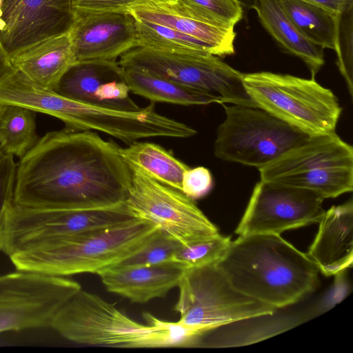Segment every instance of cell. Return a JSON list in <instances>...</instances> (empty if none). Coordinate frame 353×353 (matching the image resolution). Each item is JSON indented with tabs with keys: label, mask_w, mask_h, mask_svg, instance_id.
I'll return each instance as SVG.
<instances>
[{
	"label": "cell",
	"mask_w": 353,
	"mask_h": 353,
	"mask_svg": "<svg viewBox=\"0 0 353 353\" xmlns=\"http://www.w3.org/2000/svg\"><path fill=\"white\" fill-rule=\"evenodd\" d=\"M131 170L119 146L90 130L47 132L17 163L13 203L81 209L125 202Z\"/></svg>",
	"instance_id": "obj_1"
},
{
	"label": "cell",
	"mask_w": 353,
	"mask_h": 353,
	"mask_svg": "<svg viewBox=\"0 0 353 353\" xmlns=\"http://www.w3.org/2000/svg\"><path fill=\"white\" fill-rule=\"evenodd\" d=\"M215 265L236 290L276 310L296 303L319 285L314 263L280 234L239 236Z\"/></svg>",
	"instance_id": "obj_2"
},
{
	"label": "cell",
	"mask_w": 353,
	"mask_h": 353,
	"mask_svg": "<svg viewBox=\"0 0 353 353\" xmlns=\"http://www.w3.org/2000/svg\"><path fill=\"white\" fill-rule=\"evenodd\" d=\"M157 230L137 219L94 233L54 240L9 259L17 270L56 276L98 274L137 252Z\"/></svg>",
	"instance_id": "obj_3"
},
{
	"label": "cell",
	"mask_w": 353,
	"mask_h": 353,
	"mask_svg": "<svg viewBox=\"0 0 353 353\" xmlns=\"http://www.w3.org/2000/svg\"><path fill=\"white\" fill-rule=\"evenodd\" d=\"M147 325L121 312L98 295L79 290L54 315L50 325L64 339L79 344L117 347H169L165 321L149 312Z\"/></svg>",
	"instance_id": "obj_4"
},
{
	"label": "cell",
	"mask_w": 353,
	"mask_h": 353,
	"mask_svg": "<svg viewBox=\"0 0 353 353\" xmlns=\"http://www.w3.org/2000/svg\"><path fill=\"white\" fill-rule=\"evenodd\" d=\"M258 170L263 181L336 198L353 190V148L335 132L310 136Z\"/></svg>",
	"instance_id": "obj_5"
},
{
	"label": "cell",
	"mask_w": 353,
	"mask_h": 353,
	"mask_svg": "<svg viewBox=\"0 0 353 353\" xmlns=\"http://www.w3.org/2000/svg\"><path fill=\"white\" fill-rule=\"evenodd\" d=\"M244 88L257 107L309 136L335 132L342 108L314 79L271 72L243 74Z\"/></svg>",
	"instance_id": "obj_6"
},
{
	"label": "cell",
	"mask_w": 353,
	"mask_h": 353,
	"mask_svg": "<svg viewBox=\"0 0 353 353\" xmlns=\"http://www.w3.org/2000/svg\"><path fill=\"white\" fill-rule=\"evenodd\" d=\"M136 218L125 203L81 208H36L12 203L0 225V252L10 257L46 243L121 225Z\"/></svg>",
	"instance_id": "obj_7"
},
{
	"label": "cell",
	"mask_w": 353,
	"mask_h": 353,
	"mask_svg": "<svg viewBox=\"0 0 353 353\" xmlns=\"http://www.w3.org/2000/svg\"><path fill=\"white\" fill-rule=\"evenodd\" d=\"M177 288L178 321L205 333L276 311L236 290L215 264L183 270Z\"/></svg>",
	"instance_id": "obj_8"
},
{
	"label": "cell",
	"mask_w": 353,
	"mask_h": 353,
	"mask_svg": "<svg viewBox=\"0 0 353 353\" xmlns=\"http://www.w3.org/2000/svg\"><path fill=\"white\" fill-rule=\"evenodd\" d=\"M221 105L225 117L214 144L221 160L259 169L310 137L261 108Z\"/></svg>",
	"instance_id": "obj_9"
},
{
	"label": "cell",
	"mask_w": 353,
	"mask_h": 353,
	"mask_svg": "<svg viewBox=\"0 0 353 353\" xmlns=\"http://www.w3.org/2000/svg\"><path fill=\"white\" fill-rule=\"evenodd\" d=\"M118 63L210 93L223 103L257 107L244 88L243 73L209 52H169L138 46L121 56Z\"/></svg>",
	"instance_id": "obj_10"
},
{
	"label": "cell",
	"mask_w": 353,
	"mask_h": 353,
	"mask_svg": "<svg viewBox=\"0 0 353 353\" xmlns=\"http://www.w3.org/2000/svg\"><path fill=\"white\" fill-rule=\"evenodd\" d=\"M125 204L145 221L183 245L215 238L217 227L181 191L162 184L135 170Z\"/></svg>",
	"instance_id": "obj_11"
},
{
	"label": "cell",
	"mask_w": 353,
	"mask_h": 353,
	"mask_svg": "<svg viewBox=\"0 0 353 353\" xmlns=\"http://www.w3.org/2000/svg\"><path fill=\"white\" fill-rule=\"evenodd\" d=\"M81 290L65 276L17 270L0 274V333L50 327L59 308Z\"/></svg>",
	"instance_id": "obj_12"
},
{
	"label": "cell",
	"mask_w": 353,
	"mask_h": 353,
	"mask_svg": "<svg viewBox=\"0 0 353 353\" xmlns=\"http://www.w3.org/2000/svg\"><path fill=\"white\" fill-rule=\"evenodd\" d=\"M323 200L309 190L260 180L253 188L235 233L281 235L288 230L318 223L325 212Z\"/></svg>",
	"instance_id": "obj_13"
},
{
	"label": "cell",
	"mask_w": 353,
	"mask_h": 353,
	"mask_svg": "<svg viewBox=\"0 0 353 353\" xmlns=\"http://www.w3.org/2000/svg\"><path fill=\"white\" fill-rule=\"evenodd\" d=\"M68 32L77 62H117L139 46L136 19L127 11L75 17Z\"/></svg>",
	"instance_id": "obj_14"
},
{
	"label": "cell",
	"mask_w": 353,
	"mask_h": 353,
	"mask_svg": "<svg viewBox=\"0 0 353 353\" xmlns=\"http://www.w3.org/2000/svg\"><path fill=\"white\" fill-rule=\"evenodd\" d=\"M72 22L67 0H3L0 39L10 57L33 43L68 32Z\"/></svg>",
	"instance_id": "obj_15"
},
{
	"label": "cell",
	"mask_w": 353,
	"mask_h": 353,
	"mask_svg": "<svg viewBox=\"0 0 353 353\" xmlns=\"http://www.w3.org/2000/svg\"><path fill=\"white\" fill-rule=\"evenodd\" d=\"M316 236L307 255L319 272L336 275L352 267L353 262L352 200L333 205L319 221Z\"/></svg>",
	"instance_id": "obj_16"
},
{
	"label": "cell",
	"mask_w": 353,
	"mask_h": 353,
	"mask_svg": "<svg viewBox=\"0 0 353 353\" xmlns=\"http://www.w3.org/2000/svg\"><path fill=\"white\" fill-rule=\"evenodd\" d=\"M128 12L136 19L170 27L203 42L215 56L224 57L234 53V29L219 28L195 19L178 0H145Z\"/></svg>",
	"instance_id": "obj_17"
},
{
	"label": "cell",
	"mask_w": 353,
	"mask_h": 353,
	"mask_svg": "<svg viewBox=\"0 0 353 353\" xmlns=\"http://www.w3.org/2000/svg\"><path fill=\"white\" fill-rule=\"evenodd\" d=\"M183 270L174 263L112 266L98 275L110 292L137 303L163 298L177 287Z\"/></svg>",
	"instance_id": "obj_18"
},
{
	"label": "cell",
	"mask_w": 353,
	"mask_h": 353,
	"mask_svg": "<svg viewBox=\"0 0 353 353\" xmlns=\"http://www.w3.org/2000/svg\"><path fill=\"white\" fill-rule=\"evenodd\" d=\"M10 61L30 81L53 90L65 72L77 62L68 31L17 50L10 56Z\"/></svg>",
	"instance_id": "obj_19"
},
{
	"label": "cell",
	"mask_w": 353,
	"mask_h": 353,
	"mask_svg": "<svg viewBox=\"0 0 353 353\" xmlns=\"http://www.w3.org/2000/svg\"><path fill=\"white\" fill-rule=\"evenodd\" d=\"M263 28L288 53L299 57L310 71L312 79L323 65V48L305 39L288 20L276 0H255L253 7Z\"/></svg>",
	"instance_id": "obj_20"
},
{
	"label": "cell",
	"mask_w": 353,
	"mask_h": 353,
	"mask_svg": "<svg viewBox=\"0 0 353 353\" xmlns=\"http://www.w3.org/2000/svg\"><path fill=\"white\" fill-rule=\"evenodd\" d=\"M121 69L123 79L130 92L146 98L153 103H168L181 105L223 103L220 98L210 93L138 69Z\"/></svg>",
	"instance_id": "obj_21"
},
{
	"label": "cell",
	"mask_w": 353,
	"mask_h": 353,
	"mask_svg": "<svg viewBox=\"0 0 353 353\" xmlns=\"http://www.w3.org/2000/svg\"><path fill=\"white\" fill-rule=\"evenodd\" d=\"M276 2L305 39L323 49L336 51L341 14L303 0H276Z\"/></svg>",
	"instance_id": "obj_22"
},
{
	"label": "cell",
	"mask_w": 353,
	"mask_h": 353,
	"mask_svg": "<svg viewBox=\"0 0 353 353\" xmlns=\"http://www.w3.org/2000/svg\"><path fill=\"white\" fill-rule=\"evenodd\" d=\"M119 153L130 170L181 191L183 173L189 167L163 147L137 141L127 148L119 147Z\"/></svg>",
	"instance_id": "obj_23"
},
{
	"label": "cell",
	"mask_w": 353,
	"mask_h": 353,
	"mask_svg": "<svg viewBox=\"0 0 353 353\" xmlns=\"http://www.w3.org/2000/svg\"><path fill=\"white\" fill-rule=\"evenodd\" d=\"M123 79L117 62L81 61L74 63L54 90L72 100L97 105L95 94L105 83Z\"/></svg>",
	"instance_id": "obj_24"
},
{
	"label": "cell",
	"mask_w": 353,
	"mask_h": 353,
	"mask_svg": "<svg viewBox=\"0 0 353 353\" xmlns=\"http://www.w3.org/2000/svg\"><path fill=\"white\" fill-rule=\"evenodd\" d=\"M39 139L34 111L16 105H1L0 143L4 153L20 159Z\"/></svg>",
	"instance_id": "obj_25"
},
{
	"label": "cell",
	"mask_w": 353,
	"mask_h": 353,
	"mask_svg": "<svg viewBox=\"0 0 353 353\" xmlns=\"http://www.w3.org/2000/svg\"><path fill=\"white\" fill-rule=\"evenodd\" d=\"M136 25L139 46L169 52L212 54L203 42L170 27L138 19Z\"/></svg>",
	"instance_id": "obj_26"
},
{
	"label": "cell",
	"mask_w": 353,
	"mask_h": 353,
	"mask_svg": "<svg viewBox=\"0 0 353 353\" xmlns=\"http://www.w3.org/2000/svg\"><path fill=\"white\" fill-rule=\"evenodd\" d=\"M195 19L223 29H234L243 17L238 0H178Z\"/></svg>",
	"instance_id": "obj_27"
},
{
	"label": "cell",
	"mask_w": 353,
	"mask_h": 353,
	"mask_svg": "<svg viewBox=\"0 0 353 353\" xmlns=\"http://www.w3.org/2000/svg\"><path fill=\"white\" fill-rule=\"evenodd\" d=\"M231 241L230 236L220 234L213 239L182 245L174 256L172 263L183 270L216 264Z\"/></svg>",
	"instance_id": "obj_28"
},
{
	"label": "cell",
	"mask_w": 353,
	"mask_h": 353,
	"mask_svg": "<svg viewBox=\"0 0 353 353\" xmlns=\"http://www.w3.org/2000/svg\"><path fill=\"white\" fill-rule=\"evenodd\" d=\"M181 245L179 241L168 237L158 230L140 250L114 266L172 263L174 256Z\"/></svg>",
	"instance_id": "obj_29"
},
{
	"label": "cell",
	"mask_w": 353,
	"mask_h": 353,
	"mask_svg": "<svg viewBox=\"0 0 353 353\" xmlns=\"http://www.w3.org/2000/svg\"><path fill=\"white\" fill-rule=\"evenodd\" d=\"M353 9L341 15L339 27L336 65L353 96Z\"/></svg>",
	"instance_id": "obj_30"
},
{
	"label": "cell",
	"mask_w": 353,
	"mask_h": 353,
	"mask_svg": "<svg viewBox=\"0 0 353 353\" xmlns=\"http://www.w3.org/2000/svg\"><path fill=\"white\" fill-rule=\"evenodd\" d=\"M145 0H67L72 19L89 14L127 11Z\"/></svg>",
	"instance_id": "obj_31"
},
{
	"label": "cell",
	"mask_w": 353,
	"mask_h": 353,
	"mask_svg": "<svg viewBox=\"0 0 353 353\" xmlns=\"http://www.w3.org/2000/svg\"><path fill=\"white\" fill-rule=\"evenodd\" d=\"M210 171L203 166L188 168L183 173L181 191L192 200L206 196L213 187Z\"/></svg>",
	"instance_id": "obj_32"
},
{
	"label": "cell",
	"mask_w": 353,
	"mask_h": 353,
	"mask_svg": "<svg viewBox=\"0 0 353 353\" xmlns=\"http://www.w3.org/2000/svg\"><path fill=\"white\" fill-rule=\"evenodd\" d=\"M17 163L14 157L0 154V225L4 213L13 200Z\"/></svg>",
	"instance_id": "obj_33"
},
{
	"label": "cell",
	"mask_w": 353,
	"mask_h": 353,
	"mask_svg": "<svg viewBox=\"0 0 353 353\" xmlns=\"http://www.w3.org/2000/svg\"><path fill=\"white\" fill-rule=\"evenodd\" d=\"M342 14L353 9V0H303Z\"/></svg>",
	"instance_id": "obj_34"
},
{
	"label": "cell",
	"mask_w": 353,
	"mask_h": 353,
	"mask_svg": "<svg viewBox=\"0 0 353 353\" xmlns=\"http://www.w3.org/2000/svg\"><path fill=\"white\" fill-rule=\"evenodd\" d=\"M12 67L10 57L0 39V78Z\"/></svg>",
	"instance_id": "obj_35"
},
{
	"label": "cell",
	"mask_w": 353,
	"mask_h": 353,
	"mask_svg": "<svg viewBox=\"0 0 353 353\" xmlns=\"http://www.w3.org/2000/svg\"><path fill=\"white\" fill-rule=\"evenodd\" d=\"M243 7L252 9L254 7L255 0H238Z\"/></svg>",
	"instance_id": "obj_36"
},
{
	"label": "cell",
	"mask_w": 353,
	"mask_h": 353,
	"mask_svg": "<svg viewBox=\"0 0 353 353\" xmlns=\"http://www.w3.org/2000/svg\"><path fill=\"white\" fill-rule=\"evenodd\" d=\"M2 4H3V0H0V17L2 13Z\"/></svg>",
	"instance_id": "obj_37"
},
{
	"label": "cell",
	"mask_w": 353,
	"mask_h": 353,
	"mask_svg": "<svg viewBox=\"0 0 353 353\" xmlns=\"http://www.w3.org/2000/svg\"><path fill=\"white\" fill-rule=\"evenodd\" d=\"M3 152V148H2V146H1V143H0V154H1Z\"/></svg>",
	"instance_id": "obj_38"
},
{
	"label": "cell",
	"mask_w": 353,
	"mask_h": 353,
	"mask_svg": "<svg viewBox=\"0 0 353 353\" xmlns=\"http://www.w3.org/2000/svg\"><path fill=\"white\" fill-rule=\"evenodd\" d=\"M160 1H176V0H160Z\"/></svg>",
	"instance_id": "obj_39"
},
{
	"label": "cell",
	"mask_w": 353,
	"mask_h": 353,
	"mask_svg": "<svg viewBox=\"0 0 353 353\" xmlns=\"http://www.w3.org/2000/svg\"><path fill=\"white\" fill-rule=\"evenodd\" d=\"M0 108H1V105H0Z\"/></svg>",
	"instance_id": "obj_40"
}]
</instances>
